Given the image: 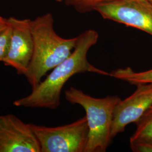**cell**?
<instances>
[{
    "label": "cell",
    "mask_w": 152,
    "mask_h": 152,
    "mask_svg": "<svg viewBox=\"0 0 152 152\" xmlns=\"http://www.w3.org/2000/svg\"><path fill=\"white\" fill-rule=\"evenodd\" d=\"M149 3H151L152 5V0H147Z\"/></svg>",
    "instance_id": "cell-15"
},
{
    "label": "cell",
    "mask_w": 152,
    "mask_h": 152,
    "mask_svg": "<svg viewBox=\"0 0 152 152\" xmlns=\"http://www.w3.org/2000/svg\"><path fill=\"white\" fill-rule=\"evenodd\" d=\"M136 129L130 141H152V106L135 123Z\"/></svg>",
    "instance_id": "cell-10"
},
{
    "label": "cell",
    "mask_w": 152,
    "mask_h": 152,
    "mask_svg": "<svg viewBox=\"0 0 152 152\" xmlns=\"http://www.w3.org/2000/svg\"><path fill=\"white\" fill-rule=\"evenodd\" d=\"M66 100L84 109L88 126L85 152H105L112 141L110 136L114 109L121 100L117 95L92 97L75 87L65 91Z\"/></svg>",
    "instance_id": "cell-3"
},
{
    "label": "cell",
    "mask_w": 152,
    "mask_h": 152,
    "mask_svg": "<svg viewBox=\"0 0 152 152\" xmlns=\"http://www.w3.org/2000/svg\"><path fill=\"white\" fill-rule=\"evenodd\" d=\"M11 28L9 26L0 33V61H2L7 54L11 37Z\"/></svg>",
    "instance_id": "cell-12"
},
{
    "label": "cell",
    "mask_w": 152,
    "mask_h": 152,
    "mask_svg": "<svg viewBox=\"0 0 152 152\" xmlns=\"http://www.w3.org/2000/svg\"><path fill=\"white\" fill-rule=\"evenodd\" d=\"M55 1H56L58 2H62L63 1H64V0H55Z\"/></svg>",
    "instance_id": "cell-16"
},
{
    "label": "cell",
    "mask_w": 152,
    "mask_h": 152,
    "mask_svg": "<svg viewBox=\"0 0 152 152\" xmlns=\"http://www.w3.org/2000/svg\"><path fill=\"white\" fill-rule=\"evenodd\" d=\"M33 40L32 58L25 76L32 88L42 81L49 71L68 58L76 46L77 37H61L54 29V19L50 13L31 21Z\"/></svg>",
    "instance_id": "cell-2"
},
{
    "label": "cell",
    "mask_w": 152,
    "mask_h": 152,
    "mask_svg": "<svg viewBox=\"0 0 152 152\" xmlns=\"http://www.w3.org/2000/svg\"><path fill=\"white\" fill-rule=\"evenodd\" d=\"M110 77L127 82L131 85L152 83V69L148 71L136 72L130 67L119 68L111 72Z\"/></svg>",
    "instance_id": "cell-9"
},
{
    "label": "cell",
    "mask_w": 152,
    "mask_h": 152,
    "mask_svg": "<svg viewBox=\"0 0 152 152\" xmlns=\"http://www.w3.org/2000/svg\"><path fill=\"white\" fill-rule=\"evenodd\" d=\"M136 86L135 92L121 100L114 109L110 134L112 139L124 132L127 125L135 124L152 106V83Z\"/></svg>",
    "instance_id": "cell-8"
},
{
    "label": "cell",
    "mask_w": 152,
    "mask_h": 152,
    "mask_svg": "<svg viewBox=\"0 0 152 152\" xmlns=\"http://www.w3.org/2000/svg\"><path fill=\"white\" fill-rule=\"evenodd\" d=\"M113 1L114 0H64L67 5L73 6L80 12L94 10L97 6Z\"/></svg>",
    "instance_id": "cell-11"
},
{
    "label": "cell",
    "mask_w": 152,
    "mask_h": 152,
    "mask_svg": "<svg viewBox=\"0 0 152 152\" xmlns=\"http://www.w3.org/2000/svg\"><path fill=\"white\" fill-rule=\"evenodd\" d=\"M7 21L11 26V37L9 50L3 62L6 66L14 68L18 74L25 76L33 51L32 20L10 17Z\"/></svg>",
    "instance_id": "cell-6"
},
{
    "label": "cell",
    "mask_w": 152,
    "mask_h": 152,
    "mask_svg": "<svg viewBox=\"0 0 152 152\" xmlns=\"http://www.w3.org/2000/svg\"><path fill=\"white\" fill-rule=\"evenodd\" d=\"M131 149L134 152H152V141H130Z\"/></svg>",
    "instance_id": "cell-13"
},
{
    "label": "cell",
    "mask_w": 152,
    "mask_h": 152,
    "mask_svg": "<svg viewBox=\"0 0 152 152\" xmlns=\"http://www.w3.org/2000/svg\"><path fill=\"white\" fill-rule=\"evenodd\" d=\"M94 10L105 19L139 29L152 36V5L147 0H114L97 6Z\"/></svg>",
    "instance_id": "cell-5"
},
{
    "label": "cell",
    "mask_w": 152,
    "mask_h": 152,
    "mask_svg": "<svg viewBox=\"0 0 152 152\" xmlns=\"http://www.w3.org/2000/svg\"><path fill=\"white\" fill-rule=\"evenodd\" d=\"M98 38L99 34L95 30L88 29L82 33L77 36L76 46L71 55L32 88L29 95L16 100L13 104L19 107L56 109L60 105L63 88L74 75L88 72L110 76L109 72L95 67L87 59L89 50L97 43Z\"/></svg>",
    "instance_id": "cell-1"
},
{
    "label": "cell",
    "mask_w": 152,
    "mask_h": 152,
    "mask_svg": "<svg viewBox=\"0 0 152 152\" xmlns=\"http://www.w3.org/2000/svg\"><path fill=\"white\" fill-rule=\"evenodd\" d=\"M9 26V24L7 21V19H6L0 16V33L4 31Z\"/></svg>",
    "instance_id": "cell-14"
},
{
    "label": "cell",
    "mask_w": 152,
    "mask_h": 152,
    "mask_svg": "<svg viewBox=\"0 0 152 152\" xmlns=\"http://www.w3.org/2000/svg\"><path fill=\"white\" fill-rule=\"evenodd\" d=\"M30 124L39 141L41 152H85L88 140L86 115L58 127Z\"/></svg>",
    "instance_id": "cell-4"
},
{
    "label": "cell",
    "mask_w": 152,
    "mask_h": 152,
    "mask_svg": "<svg viewBox=\"0 0 152 152\" xmlns=\"http://www.w3.org/2000/svg\"><path fill=\"white\" fill-rule=\"evenodd\" d=\"M0 152H41L31 124L13 114L0 115Z\"/></svg>",
    "instance_id": "cell-7"
}]
</instances>
